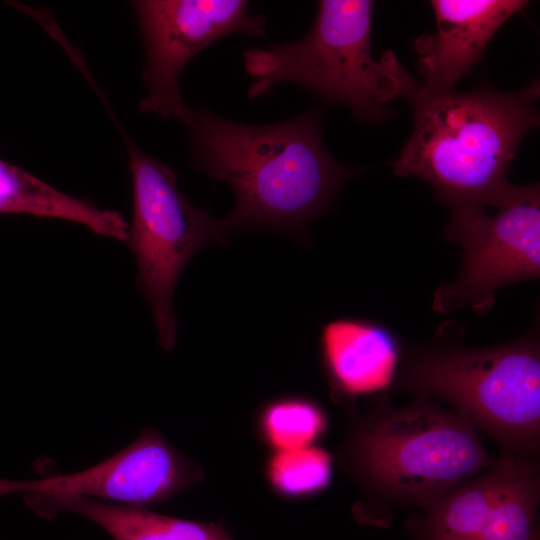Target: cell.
I'll return each instance as SVG.
<instances>
[{
	"label": "cell",
	"instance_id": "obj_14",
	"mask_svg": "<svg viewBox=\"0 0 540 540\" xmlns=\"http://www.w3.org/2000/svg\"><path fill=\"white\" fill-rule=\"evenodd\" d=\"M493 472L492 495L477 540H537L534 473L517 461L502 462Z\"/></svg>",
	"mask_w": 540,
	"mask_h": 540
},
{
	"label": "cell",
	"instance_id": "obj_2",
	"mask_svg": "<svg viewBox=\"0 0 540 540\" xmlns=\"http://www.w3.org/2000/svg\"><path fill=\"white\" fill-rule=\"evenodd\" d=\"M539 96L538 79L515 92L435 90L416 79L404 98L413 130L392 162L394 174L422 179L449 207L492 206L511 184L521 140L539 124Z\"/></svg>",
	"mask_w": 540,
	"mask_h": 540
},
{
	"label": "cell",
	"instance_id": "obj_8",
	"mask_svg": "<svg viewBox=\"0 0 540 540\" xmlns=\"http://www.w3.org/2000/svg\"><path fill=\"white\" fill-rule=\"evenodd\" d=\"M145 47L140 110L181 120L187 110L179 78L186 64L213 42L232 34L261 36L267 20L244 0L134 1Z\"/></svg>",
	"mask_w": 540,
	"mask_h": 540
},
{
	"label": "cell",
	"instance_id": "obj_13",
	"mask_svg": "<svg viewBox=\"0 0 540 540\" xmlns=\"http://www.w3.org/2000/svg\"><path fill=\"white\" fill-rule=\"evenodd\" d=\"M0 213L68 220L124 242L128 230V223L119 212L67 195L1 158Z\"/></svg>",
	"mask_w": 540,
	"mask_h": 540
},
{
	"label": "cell",
	"instance_id": "obj_16",
	"mask_svg": "<svg viewBox=\"0 0 540 540\" xmlns=\"http://www.w3.org/2000/svg\"><path fill=\"white\" fill-rule=\"evenodd\" d=\"M263 477L278 498L297 501L323 492L332 478L331 455L317 446L269 452Z\"/></svg>",
	"mask_w": 540,
	"mask_h": 540
},
{
	"label": "cell",
	"instance_id": "obj_11",
	"mask_svg": "<svg viewBox=\"0 0 540 540\" xmlns=\"http://www.w3.org/2000/svg\"><path fill=\"white\" fill-rule=\"evenodd\" d=\"M319 356L335 399L387 388L394 379L401 341L390 326L360 317H339L321 326Z\"/></svg>",
	"mask_w": 540,
	"mask_h": 540
},
{
	"label": "cell",
	"instance_id": "obj_7",
	"mask_svg": "<svg viewBox=\"0 0 540 540\" xmlns=\"http://www.w3.org/2000/svg\"><path fill=\"white\" fill-rule=\"evenodd\" d=\"M492 207L493 214L477 204L450 207L443 234L461 245L462 266L454 281L435 290V312L447 314L469 306L484 316L499 288L539 278V184H510Z\"/></svg>",
	"mask_w": 540,
	"mask_h": 540
},
{
	"label": "cell",
	"instance_id": "obj_4",
	"mask_svg": "<svg viewBox=\"0 0 540 540\" xmlns=\"http://www.w3.org/2000/svg\"><path fill=\"white\" fill-rule=\"evenodd\" d=\"M538 327L497 346L424 350L411 362L405 384L448 401L472 426L497 439L535 445L540 426Z\"/></svg>",
	"mask_w": 540,
	"mask_h": 540
},
{
	"label": "cell",
	"instance_id": "obj_6",
	"mask_svg": "<svg viewBox=\"0 0 540 540\" xmlns=\"http://www.w3.org/2000/svg\"><path fill=\"white\" fill-rule=\"evenodd\" d=\"M345 458L363 480L422 501L450 491L489 464L467 420L424 404L357 429Z\"/></svg>",
	"mask_w": 540,
	"mask_h": 540
},
{
	"label": "cell",
	"instance_id": "obj_1",
	"mask_svg": "<svg viewBox=\"0 0 540 540\" xmlns=\"http://www.w3.org/2000/svg\"><path fill=\"white\" fill-rule=\"evenodd\" d=\"M322 116L313 108L283 122L253 125L187 107L180 121L192 166L214 182H226L234 193L233 210L224 217L231 234L274 231L310 242L311 223L362 171L328 152Z\"/></svg>",
	"mask_w": 540,
	"mask_h": 540
},
{
	"label": "cell",
	"instance_id": "obj_15",
	"mask_svg": "<svg viewBox=\"0 0 540 540\" xmlns=\"http://www.w3.org/2000/svg\"><path fill=\"white\" fill-rule=\"evenodd\" d=\"M328 419L313 398L285 393L262 402L255 411L257 439L269 452L313 446L325 433Z\"/></svg>",
	"mask_w": 540,
	"mask_h": 540
},
{
	"label": "cell",
	"instance_id": "obj_10",
	"mask_svg": "<svg viewBox=\"0 0 540 540\" xmlns=\"http://www.w3.org/2000/svg\"><path fill=\"white\" fill-rule=\"evenodd\" d=\"M437 31L416 38L422 84L450 90L468 74L497 30L524 0H433Z\"/></svg>",
	"mask_w": 540,
	"mask_h": 540
},
{
	"label": "cell",
	"instance_id": "obj_5",
	"mask_svg": "<svg viewBox=\"0 0 540 540\" xmlns=\"http://www.w3.org/2000/svg\"><path fill=\"white\" fill-rule=\"evenodd\" d=\"M132 180V219L126 244L137 264V285L150 305L159 345L173 350L177 317L173 295L188 262L211 243L232 235L225 218L193 205L181 192L175 172L127 142Z\"/></svg>",
	"mask_w": 540,
	"mask_h": 540
},
{
	"label": "cell",
	"instance_id": "obj_12",
	"mask_svg": "<svg viewBox=\"0 0 540 540\" xmlns=\"http://www.w3.org/2000/svg\"><path fill=\"white\" fill-rule=\"evenodd\" d=\"M24 498L41 518L75 513L95 523L113 540H234L220 524L161 515L144 507L64 494L25 493Z\"/></svg>",
	"mask_w": 540,
	"mask_h": 540
},
{
	"label": "cell",
	"instance_id": "obj_9",
	"mask_svg": "<svg viewBox=\"0 0 540 540\" xmlns=\"http://www.w3.org/2000/svg\"><path fill=\"white\" fill-rule=\"evenodd\" d=\"M203 480L196 462L178 452L159 431L147 427L126 448L88 469L29 481L0 479V496L64 494L145 507L168 502Z\"/></svg>",
	"mask_w": 540,
	"mask_h": 540
},
{
	"label": "cell",
	"instance_id": "obj_3",
	"mask_svg": "<svg viewBox=\"0 0 540 540\" xmlns=\"http://www.w3.org/2000/svg\"><path fill=\"white\" fill-rule=\"evenodd\" d=\"M373 6L370 0H321L302 38L245 51L244 67L254 78L248 96H263L286 82L345 106L358 121L391 115L387 104L405 98L416 79L393 51L373 58Z\"/></svg>",
	"mask_w": 540,
	"mask_h": 540
}]
</instances>
